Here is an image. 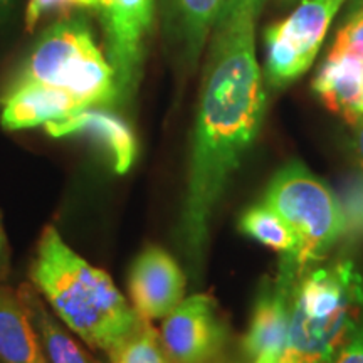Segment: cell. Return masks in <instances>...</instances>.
<instances>
[{"instance_id":"6da1fadb","label":"cell","mask_w":363,"mask_h":363,"mask_svg":"<svg viewBox=\"0 0 363 363\" xmlns=\"http://www.w3.org/2000/svg\"><path fill=\"white\" fill-rule=\"evenodd\" d=\"M257 16L247 4L227 0L211 34L180 220L184 251L195 267L217 203L264 120V79L254 51Z\"/></svg>"},{"instance_id":"7a4b0ae2","label":"cell","mask_w":363,"mask_h":363,"mask_svg":"<svg viewBox=\"0 0 363 363\" xmlns=\"http://www.w3.org/2000/svg\"><path fill=\"white\" fill-rule=\"evenodd\" d=\"M29 274L59 320L91 348L110 353L143 320L110 276L72 251L54 225L43 230Z\"/></svg>"},{"instance_id":"3957f363","label":"cell","mask_w":363,"mask_h":363,"mask_svg":"<svg viewBox=\"0 0 363 363\" xmlns=\"http://www.w3.org/2000/svg\"><path fill=\"white\" fill-rule=\"evenodd\" d=\"M362 313L363 276L352 261L303 272L279 363H333Z\"/></svg>"},{"instance_id":"277c9868","label":"cell","mask_w":363,"mask_h":363,"mask_svg":"<svg viewBox=\"0 0 363 363\" xmlns=\"http://www.w3.org/2000/svg\"><path fill=\"white\" fill-rule=\"evenodd\" d=\"M40 83L65 89L84 106L120 103L115 71L79 17H66L45 29L9 86Z\"/></svg>"},{"instance_id":"5b68a950","label":"cell","mask_w":363,"mask_h":363,"mask_svg":"<svg viewBox=\"0 0 363 363\" xmlns=\"http://www.w3.org/2000/svg\"><path fill=\"white\" fill-rule=\"evenodd\" d=\"M266 203L291 227L298 239L296 266L301 272L343 238V216L338 199L303 163L291 162L272 177Z\"/></svg>"},{"instance_id":"8992f818","label":"cell","mask_w":363,"mask_h":363,"mask_svg":"<svg viewBox=\"0 0 363 363\" xmlns=\"http://www.w3.org/2000/svg\"><path fill=\"white\" fill-rule=\"evenodd\" d=\"M347 0H301L288 17L264 30L266 79L284 88L315 61L331 22Z\"/></svg>"},{"instance_id":"52a82bcc","label":"cell","mask_w":363,"mask_h":363,"mask_svg":"<svg viewBox=\"0 0 363 363\" xmlns=\"http://www.w3.org/2000/svg\"><path fill=\"white\" fill-rule=\"evenodd\" d=\"M155 7L157 0H98L106 59L115 71L120 99L131 98L138 84Z\"/></svg>"},{"instance_id":"ba28073f","label":"cell","mask_w":363,"mask_h":363,"mask_svg":"<svg viewBox=\"0 0 363 363\" xmlns=\"http://www.w3.org/2000/svg\"><path fill=\"white\" fill-rule=\"evenodd\" d=\"M227 326L208 294H192L163 318L160 342L172 363H214L227 343Z\"/></svg>"},{"instance_id":"9c48e42d","label":"cell","mask_w":363,"mask_h":363,"mask_svg":"<svg viewBox=\"0 0 363 363\" xmlns=\"http://www.w3.org/2000/svg\"><path fill=\"white\" fill-rule=\"evenodd\" d=\"M301 274L294 262L284 259L278 278L257 298L251 326L242 342L244 355L252 363H279L288 340L294 289Z\"/></svg>"},{"instance_id":"30bf717a","label":"cell","mask_w":363,"mask_h":363,"mask_svg":"<svg viewBox=\"0 0 363 363\" xmlns=\"http://www.w3.org/2000/svg\"><path fill=\"white\" fill-rule=\"evenodd\" d=\"M128 291L135 311L143 320H160L184 301V271L167 251L148 247L131 266Z\"/></svg>"},{"instance_id":"8fae6325","label":"cell","mask_w":363,"mask_h":363,"mask_svg":"<svg viewBox=\"0 0 363 363\" xmlns=\"http://www.w3.org/2000/svg\"><path fill=\"white\" fill-rule=\"evenodd\" d=\"M45 133L52 138L83 136L98 145L108 155L116 174H126L136 157L133 130L121 116L103 106H88L78 113L44 125Z\"/></svg>"},{"instance_id":"7c38bea8","label":"cell","mask_w":363,"mask_h":363,"mask_svg":"<svg viewBox=\"0 0 363 363\" xmlns=\"http://www.w3.org/2000/svg\"><path fill=\"white\" fill-rule=\"evenodd\" d=\"M79 99L65 89L40 83L9 86L2 98L0 123L9 131L44 126L83 110Z\"/></svg>"},{"instance_id":"4fadbf2b","label":"cell","mask_w":363,"mask_h":363,"mask_svg":"<svg viewBox=\"0 0 363 363\" xmlns=\"http://www.w3.org/2000/svg\"><path fill=\"white\" fill-rule=\"evenodd\" d=\"M227 0H160L163 30L189 69L197 65Z\"/></svg>"},{"instance_id":"5bb4252c","label":"cell","mask_w":363,"mask_h":363,"mask_svg":"<svg viewBox=\"0 0 363 363\" xmlns=\"http://www.w3.org/2000/svg\"><path fill=\"white\" fill-rule=\"evenodd\" d=\"M313 91L348 125L363 118V59L328 56L313 81Z\"/></svg>"},{"instance_id":"9a60e30c","label":"cell","mask_w":363,"mask_h":363,"mask_svg":"<svg viewBox=\"0 0 363 363\" xmlns=\"http://www.w3.org/2000/svg\"><path fill=\"white\" fill-rule=\"evenodd\" d=\"M0 363H49L19 293L0 286Z\"/></svg>"},{"instance_id":"2e32d148","label":"cell","mask_w":363,"mask_h":363,"mask_svg":"<svg viewBox=\"0 0 363 363\" xmlns=\"http://www.w3.org/2000/svg\"><path fill=\"white\" fill-rule=\"evenodd\" d=\"M21 303L33 323L49 363H101L89 355L81 345L62 328L57 318L51 315L43 296L33 283L21 284L17 289Z\"/></svg>"},{"instance_id":"e0dca14e","label":"cell","mask_w":363,"mask_h":363,"mask_svg":"<svg viewBox=\"0 0 363 363\" xmlns=\"http://www.w3.org/2000/svg\"><path fill=\"white\" fill-rule=\"evenodd\" d=\"M239 227L249 238L283 254V259L294 262L298 256V239L291 227L267 203H257L240 216ZM296 264V262H294ZM298 267V266H296Z\"/></svg>"},{"instance_id":"ac0fdd59","label":"cell","mask_w":363,"mask_h":363,"mask_svg":"<svg viewBox=\"0 0 363 363\" xmlns=\"http://www.w3.org/2000/svg\"><path fill=\"white\" fill-rule=\"evenodd\" d=\"M108 355L111 363H169L163 353L160 335L148 320L140 321L133 333Z\"/></svg>"},{"instance_id":"d6986e66","label":"cell","mask_w":363,"mask_h":363,"mask_svg":"<svg viewBox=\"0 0 363 363\" xmlns=\"http://www.w3.org/2000/svg\"><path fill=\"white\" fill-rule=\"evenodd\" d=\"M79 11H98V0H29L26 9V27L29 33L44 19H66Z\"/></svg>"},{"instance_id":"ffe728a7","label":"cell","mask_w":363,"mask_h":363,"mask_svg":"<svg viewBox=\"0 0 363 363\" xmlns=\"http://www.w3.org/2000/svg\"><path fill=\"white\" fill-rule=\"evenodd\" d=\"M343 216V238L363 239V175H353L338 199Z\"/></svg>"},{"instance_id":"44dd1931","label":"cell","mask_w":363,"mask_h":363,"mask_svg":"<svg viewBox=\"0 0 363 363\" xmlns=\"http://www.w3.org/2000/svg\"><path fill=\"white\" fill-rule=\"evenodd\" d=\"M328 56H352L363 59V21L348 16V19L338 30Z\"/></svg>"},{"instance_id":"7402d4cb","label":"cell","mask_w":363,"mask_h":363,"mask_svg":"<svg viewBox=\"0 0 363 363\" xmlns=\"http://www.w3.org/2000/svg\"><path fill=\"white\" fill-rule=\"evenodd\" d=\"M333 363H363V318L338 350Z\"/></svg>"},{"instance_id":"603a6c76","label":"cell","mask_w":363,"mask_h":363,"mask_svg":"<svg viewBox=\"0 0 363 363\" xmlns=\"http://www.w3.org/2000/svg\"><path fill=\"white\" fill-rule=\"evenodd\" d=\"M9 269H11V247H9L2 220H0V281L7 278Z\"/></svg>"},{"instance_id":"cb8c5ba5","label":"cell","mask_w":363,"mask_h":363,"mask_svg":"<svg viewBox=\"0 0 363 363\" xmlns=\"http://www.w3.org/2000/svg\"><path fill=\"white\" fill-rule=\"evenodd\" d=\"M353 128H355V152L363 167V118L357 125H353Z\"/></svg>"},{"instance_id":"d4e9b609","label":"cell","mask_w":363,"mask_h":363,"mask_svg":"<svg viewBox=\"0 0 363 363\" xmlns=\"http://www.w3.org/2000/svg\"><path fill=\"white\" fill-rule=\"evenodd\" d=\"M13 4H16V0H0V21L6 19L11 13Z\"/></svg>"},{"instance_id":"484cf974","label":"cell","mask_w":363,"mask_h":363,"mask_svg":"<svg viewBox=\"0 0 363 363\" xmlns=\"http://www.w3.org/2000/svg\"><path fill=\"white\" fill-rule=\"evenodd\" d=\"M238 2H242V4H247V6H251L256 9V11L261 12V9L264 7L266 0H238Z\"/></svg>"},{"instance_id":"4316f807","label":"cell","mask_w":363,"mask_h":363,"mask_svg":"<svg viewBox=\"0 0 363 363\" xmlns=\"http://www.w3.org/2000/svg\"><path fill=\"white\" fill-rule=\"evenodd\" d=\"M352 16H353V17H358V19L363 21V0H360V2L357 4L355 11L352 12Z\"/></svg>"},{"instance_id":"83f0119b","label":"cell","mask_w":363,"mask_h":363,"mask_svg":"<svg viewBox=\"0 0 363 363\" xmlns=\"http://www.w3.org/2000/svg\"><path fill=\"white\" fill-rule=\"evenodd\" d=\"M279 4H283V6H291V4H296V2H301V0H278Z\"/></svg>"}]
</instances>
